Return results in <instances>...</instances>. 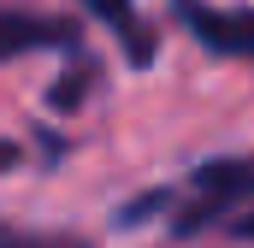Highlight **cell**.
Segmentation results:
<instances>
[{"mask_svg": "<svg viewBox=\"0 0 254 248\" xmlns=\"http://www.w3.org/2000/svg\"><path fill=\"white\" fill-rule=\"evenodd\" d=\"M243 195H254V160H213V166H201L190 178V195H184L172 231H178V237H195L201 225L225 219Z\"/></svg>", "mask_w": 254, "mask_h": 248, "instance_id": "cell-1", "label": "cell"}, {"mask_svg": "<svg viewBox=\"0 0 254 248\" xmlns=\"http://www.w3.org/2000/svg\"><path fill=\"white\" fill-rule=\"evenodd\" d=\"M178 18L190 24V36L201 42V48L254 65V12H249V6H201V0H178Z\"/></svg>", "mask_w": 254, "mask_h": 248, "instance_id": "cell-2", "label": "cell"}, {"mask_svg": "<svg viewBox=\"0 0 254 248\" xmlns=\"http://www.w3.org/2000/svg\"><path fill=\"white\" fill-rule=\"evenodd\" d=\"M65 42H71V24L0 6V60H18V54H42V48H65Z\"/></svg>", "mask_w": 254, "mask_h": 248, "instance_id": "cell-3", "label": "cell"}, {"mask_svg": "<svg viewBox=\"0 0 254 248\" xmlns=\"http://www.w3.org/2000/svg\"><path fill=\"white\" fill-rule=\"evenodd\" d=\"M83 6L125 42L130 65H148V60H154V30H148V18L136 12V0H83Z\"/></svg>", "mask_w": 254, "mask_h": 248, "instance_id": "cell-4", "label": "cell"}, {"mask_svg": "<svg viewBox=\"0 0 254 248\" xmlns=\"http://www.w3.org/2000/svg\"><path fill=\"white\" fill-rule=\"evenodd\" d=\"M0 248H83L71 237H0Z\"/></svg>", "mask_w": 254, "mask_h": 248, "instance_id": "cell-5", "label": "cell"}, {"mask_svg": "<svg viewBox=\"0 0 254 248\" xmlns=\"http://www.w3.org/2000/svg\"><path fill=\"white\" fill-rule=\"evenodd\" d=\"M231 231H237V237H249V243H254V207L243 213V219H231Z\"/></svg>", "mask_w": 254, "mask_h": 248, "instance_id": "cell-6", "label": "cell"}, {"mask_svg": "<svg viewBox=\"0 0 254 248\" xmlns=\"http://www.w3.org/2000/svg\"><path fill=\"white\" fill-rule=\"evenodd\" d=\"M12 166H18V148H12V142H0V172H12Z\"/></svg>", "mask_w": 254, "mask_h": 248, "instance_id": "cell-7", "label": "cell"}]
</instances>
